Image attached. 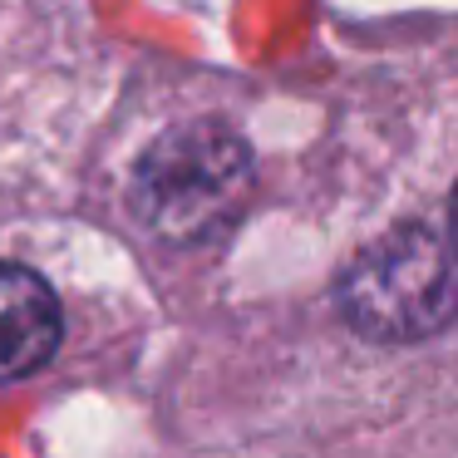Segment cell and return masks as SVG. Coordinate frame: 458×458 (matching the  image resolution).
Masks as SVG:
<instances>
[{
    "label": "cell",
    "mask_w": 458,
    "mask_h": 458,
    "mask_svg": "<svg viewBox=\"0 0 458 458\" xmlns=\"http://www.w3.org/2000/svg\"><path fill=\"white\" fill-rule=\"evenodd\" d=\"M448 217H454V242H458V188H454V208H448Z\"/></svg>",
    "instance_id": "obj_4"
},
{
    "label": "cell",
    "mask_w": 458,
    "mask_h": 458,
    "mask_svg": "<svg viewBox=\"0 0 458 458\" xmlns=\"http://www.w3.org/2000/svg\"><path fill=\"white\" fill-rule=\"evenodd\" d=\"M251 192V153L227 123H182L163 133L139 163L133 198L153 232L202 242L242 212Z\"/></svg>",
    "instance_id": "obj_2"
},
{
    "label": "cell",
    "mask_w": 458,
    "mask_h": 458,
    "mask_svg": "<svg viewBox=\"0 0 458 458\" xmlns=\"http://www.w3.org/2000/svg\"><path fill=\"white\" fill-rule=\"evenodd\" d=\"M60 345V301L35 271L0 267V379L40 369Z\"/></svg>",
    "instance_id": "obj_3"
},
{
    "label": "cell",
    "mask_w": 458,
    "mask_h": 458,
    "mask_svg": "<svg viewBox=\"0 0 458 458\" xmlns=\"http://www.w3.org/2000/svg\"><path fill=\"white\" fill-rule=\"evenodd\" d=\"M340 310L369 340H428L458 316V261L419 222L394 227L345 267Z\"/></svg>",
    "instance_id": "obj_1"
}]
</instances>
